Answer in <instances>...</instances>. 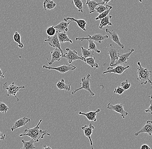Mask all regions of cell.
Wrapping results in <instances>:
<instances>
[{"mask_svg":"<svg viewBox=\"0 0 152 149\" xmlns=\"http://www.w3.org/2000/svg\"><path fill=\"white\" fill-rule=\"evenodd\" d=\"M57 33L60 43H63L66 42H70L71 43H73V41L69 38L68 34L66 33L59 32H57Z\"/></svg>","mask_w":152,"mask_h":149,"instance_id":"22","label":"cell"},{"mask_svg":"<svg viewBox=\"0 0 152 149\" xmlns=\"http://www.w3.org/2000/svg\"><path fill=\"white\" fill-rule=\"evenodd\" d=\"M57 88L59 90H64L66 91H70L71 90V85L66 84L64 82V79L59 81L56 85Z\"/></svg>","mask_w":152,"mask_h":149,"instance_id":"24","label":"cell"},{"mask_svg":"<svg viewBox=\"0 0 152 149\" xmlns=\"http://www.w3.org/2000/svg\"><path fill=\"white\" fill-rule=\"evenodd\" d=\"M95 129V127L91 123H90L89 125H85L81 127V129L83 131V133L85 136L88 137L90 140V145L91 148L94 149L93 148V142L91 139V135L93 134V130Z\"/></svg>","mask_w":152,"mask_h":149,"instance_id":"15","label":"cell"},{"mask_svg":"<svg viewBox=\"0 0 152 149\" xmlns=\"http://www.w3.org/2000/svg\"><path fill=\"white\" fill-rule=\"evenodd\" d=\"M149 98H151V99H152V96H149Z\"/></svg>","mask_w":152,"mask_h":149,"instance_id":"45","label":"cell"},{"mask_svg":"<svg viewBox=\"0 0 152 149\" xmlns=\"http://www.w3.org/2000/svg\"><path fill=\"white\" fill-rule=\"evenodd\" d=\"M82 83H80L82 86L77 89H75L71 92L72 95H75L77 91H79L81 89H85L86 91H89L90 93V96H95V93H94L90 88V74H87L86 77H83L81 79Z\"/></svg>","mask_w":152,"mask_h":149,"instance_id":"4","label":"cell"},{"mask_svg":"<svg viewBox=\"0 0 152 149\" xmlns=\"http://www.w3.org/2000/svg\"><path fill=\"white\" fill-rule=\"evenodd\" d=\"M9 110V107L5 104L0 102V112L3 114H6Z\"/></svg>","mask_w":152,"mask_h":149,"instance_id":"35","label":"cell"},{"mask_svg":"<svg viewBox=\"0 0 152 149\" xmlns=\"http://www.w3.org/2000/svg\"><path fill=\"white\" fill-rule=\"evenodd\" d=\"M85 64L89 65L90 68H94V69L99 68L98 64L96 62V58L94 56L86 58L85 59Z\"/></svg>","mask_w":152,"mask_h":149,"instance_id":"25","label":"cell"},{"mask_svg":"<svg viewBox=\"0 0 152 149\" xmlns=\"http://www.w3.org/2000/svg\"><path fill=\"white\" fill-rule=\"evenodd\" d=\"M71 22L72 21H71L69 22L64 21L61 22L56 25L54 26V28L56 29L57 32H59L66 33V32L68 31V26Z\"/></svg>","mask_w":152,"mask_h":149,"instance_id":"20","label":"cell"},{"mask_svg":"<svg viewBox=\"0 0 152 149\" xmlns=\"http://www.w3.org/2000/svg\"><path fill=\"white\" fill-rule=\"evenodd\" d=\"M146 113H149L152 115V99L150 101V105L147 109L145 110Z\"/></svg>","mask_w":152,"mask_h":149,"instance_id":"38","label":"cell"},{"mask_svg":"<svg viewBox=\"0 0 152 149\" xmlns=\"http://www.w3.org/2000/svg\"><path fill=\"white\" fill-rule=\"evenodd\" d=\"M43 6L45 10H51L56 6V4L52 0H45Z\"/></svg>","mask_w":152,"mask_h":149,"instance_id":"26","label":"cell"},{"mask_svg":"<svg viewBox=\"0 0 152 149\" xmlns=\"http://www.w3.org/2000/svg\"><path fill=\"white\" fill-rule=\"evenodd\" d=\"M62 56V54L61 51L58 48H56L53 51L51 52V60L49 61L48 58H47L48 64L49 65H52L54 62L60 61Z\"/></svg>","mask_w":152,"mask_h":149,"instance_id":"16","label":"cell"},{"mask_svg":"<svg viewBox=\"0 0 152 149\" xmlns=\"http://www.w3.org/2000/svg\"><path fill=\"white\" fill-rule=\"evenodd\" d=\"M110 1H111V0H102V2L103 3V4H107L108 3H109V2Z\"/></svg>","mask_w":152,"mask_h":149,"instance_id":"43","label":"cell"},{"mask_svg":"<svg viewBox=\"0 0 152 149\" xmlns=\"http://www.w3.org/2000/svg\"><path fill=\"white\" fill-rule=\"evenodd\" d=\"M88 36H89L88 37H77L75 38V40L76 41L78 40L83 41L84 40L89 39L94 40V41H96L97 43H101L104 40L109 38V36L107 35H102V34H96L92 36H90V35H88Z\"/></svg>","mask_w":152,"mask_h":149,"instance_id":"8","label":"cell"},{"mask_svg":"<svg viewBox=\"0 0 152 149\" xmlns=\"http://www.w3.org/2000/svg\"><path fill=\"white\" fill-rule=\"evenodd\" d=\"M44 41L47 42L51 47L58 49L61 52L62 55H63V51L62 50L60 43L59 40L58 36H57V33L55 35L52 36H48L47 38L45 39Z\"/></svg>","mask_w":152,"mask_h":149,"instance_id":"10","label":"cell"},{"mask_svg":"<svg viewBox=\"0 0 152 149\" xmlns=\"http://www.w3.org/2000/svg\"><path fill=\"white\" fill-rule=\"evenodd\" d=\"M107 108L111 111H115L120 114L121 117L123 119H125L128 114V112L124 110L122 104H117L115 105H113L110 103H109L107 104Z\"/></svg>","mask_w":152,"mask_h":149,"instance_id":"7","label":"cell"},{"mask_svg":"<svg viewBox=\"0 0 152 149\" xmlns=\"http://www.w3.org/2000/svg\"><path fill=\"white\" fill-rule=\"evenodd\" d=\"M129 66H125L122 65H117L114 67H109L107 68V71L103 72V74L105 73H117L118 74H121L127 69L129 68Z\"/></svg>","mask_w":152,"mask_h":149,"instance_id":"11","label":"cell"},{"mask_svg":"<svg viewBox=\"0 0 152 149\" xmlns=\"http://www.w3.org/2000/svg\"><path fill=\"white\" fill-rule=\"evenodd\" d=\"M6 135L4 134L0 131V140H4L5 138Z\"/></svg>","mask_w":152,"mask_h":149,"instance_id":"41","label":"cell"},{"mask_svg":"<svg viewBox=\"0 0 152 149\" xmlns=\"http://www.w3.org/2000/svg\"><path fill=\"white\" fill-rule=\"evenodd\" d=\"M25 86H19L16 85L14 82H13L9 86H8L7 83L5 82L3 85V88L7 91V94L6 96H14L17 99L18 101H19L20 100L19 99H18V98H17L16 95L18 94L21 89H25Z\"/></svg>","mask_w":152,"mask_h":149,"instance_id":"3","label":"cell"},{"mask_svg":"<svg viewBox=\"0 0 152 149\" xmlns=\"http://www.w3.org/2000/svg\"><path fill=\"white\" fill-rule=\"evenodd\" d=\"M139 1L140 2H141L142 1V0H139Z\"/></svg>","mask_w":152,"mask_h":149,"instance_id":"46","label":"cell"},{"mask_svg":"<svg viewBox=\"0 0 152 149\" xmlns=\"http://www.w3.org/2000/svg\"><path fill=\"white\" fill-rule=\"evenodd\" d=\"M118 49L114 47L112 44H110L108 50V54L110 58V67L115 66V64L117 60L118 59L120 55Z\"/></svg>","mask_w":152,"mask_h":149,"instance_id":"6","label":"cell"},{"mask_svg":"<svg viewBox=\"0 0 152 149\" xmlns=\"http://www.w3.org/2000/svg\"><path fill=\"white\" fill-rule=\"evenodd\" d=\"M89 42V49L91 50L94 51L95 52H96L98 53H100L101 51L97 49L96 43H94V40H87Z\"/></svg>","mask_w":152,"mask_h":149,"instance_id":"32","label":"cell"},{"mask_svg":"<svg viewBox=\"0 0 152 149\" xmlns=\"http://www.w3.org/2000/svg\"><path fill=\"white\" fill-rule=\"evenodd\" d=\"M113 8V6H111L107 5L104 6L103 5V4H101L98 5L96 7V11L97 13L100 14L104 12L105 10H108V9H110V8Z\"/></svg>","mask_w":152,"mask_h":149,"instance_id":"30","label":"cell"},{"mask_svg":"<svg viewBox=\"0 0 152 149\" xmlns=\"http://www.w3.org/2000/svg\"><path fill=\"white\" fill-rule=\"evenodd\" d=\"M131 86V83H129L128 79L124 81L121 83V87L125 90V91L129 89Z\"/></svg>","mask_w":152,"mask_h":149,"instance_id":"36","label":"cell"},{"mask_svg":"<svg viewBox=\"0 0 152 149\" xmlns=\"http://www.w3.org/2000/svg\"><path fill=\"white\" fill-rule=\"evenodd\" d=\"M100 111V109H98L96 111H91L87 113H83L80 111L78 113L79 115H82L86 116L87 119L90 121L96 122L97 121L96 116L98 113H99Z\"/></svg>","mask_w":152,"mask_h":149,"instance_id":"19","label":"cell"},{"mask_svg":"<svg viewBox=\"0 0 152 149\" xmlns=\"http://www.w3.org/2000/svg\"><path fill=\"white\" fill-rule=\"evenodd\" d=\"M70 20L71 21H74L76 22L78 26L82 29L83 31H86V26L87 24V22L84 19H77L74 18L73 17H66L64 18V21L65 22H67V21Z\"/></svg>","mask_w":152,"mask_h":149,"instance_id":"18","label":"cell"},{"mask_svg":"<svg viewBox=\"0 0 152 149\" xmlns=\"http://www.w3.org/2000/svg\"><path fill=\"white\" fill-rule=\"evenodd\" d=\"M130 51L127 53L120 54L115 64V66L117 65H122L124 66L127 64V61L129 59V57L132 53L134 51V49H132L129 50Z\"/></svg>","mask_w":152,"mask_h":149,"instance_id":"12","label":"cell"},{"mask_svg":"<svg viewBox=\"0 0 152 149\" xmlns=\"http://www.w3.org/2000/svg\"><path fill=\"white\" fill-rule=\"evenodd\" d=\"M148 82H149V83H150V84H151V85L152 86V81L151 80H149V81H148Z\"/></svg>","mask_w":152,"mask_h":149,"instance_id":"44","label":"cell"},{"mask_svg":"<svg viewBox=\"0 0 152 149\" xmlns=\"http://www.w3.org/2000/svg\"><path fill=\"white\" fill-rule=\"evenodd\" d=\"M138 68H137V81L140 85L147 84L152 71L148 68H145L141 66V63L138 62L137 63Z\"/></svg>","mask_w":152,"mask_h":149,"instance_id":"2","label":"cell"},{"mask_svg":"<svg viewBox=\"0 0 152 149\" xmlns=\"http://www.w3.org/2000/svg\"><path fill=\"white\" fill-rule=\"evenodd\" d=\"M78 11L81 13H83V3L82 0H72Z\"/></svg>","mask_w":152,"mask_h":149,"instance_id":"31","label":"cell"},{"mask_svg":"<svg viewBox=\"0 0 152 149\" xmlns=\"http://www.w3.org/2000/svg\"><path fill=\"white\" fill-rule=\"evenodd\" d=\"M22 142L23 144V147L22 148V149H37V148L35 147L34 144V141L33 139H31L28 141L22 140Z\"/></svg>","mask_w":152,"mask_h":149,"instance_id":"27","label":"cell"},{"mask_svg":"<svg viewBox=\"0 0 152 149\" xmlns=\"http://www.w3.org/2000/svg\"><path fill=\"white\" fill-rule=\"evenodd\" d=\"M124 91H125V90L122 88L121 86H118L115 88L114 92L115 94L121 95V94H123Z\"/></svg>","mask_w":152,"mask_h":149,"instance_id":"37","label":"cell"},{"mask_svg":"<svg viewBox=\"0 0 152 149\" xmlns=\"http://www.w3.org/2000/svg\"><path fill=\"white\" fill-rule=\"evenodd\" d=\"M82 50V56L84 58H89V57L94 56V55L95 52L94 51L91 50L90 49H85L83 47H81Z\"/></svg>","mask_w":152,"mask_h":149,"instance_id":"28","label":"cell"},{"mask_svg":"<svg viewBox=\"0 0 152 149\" xmlns=\"http://www.w3.org/2000/svg\"><path fill=\"white\" fill-rule=\"evenodd\" d=\"M112 18V16L108 15L106 17H104L101 20L100 22L99 29H102L104 27L110 25L112 26V22L110 21V19Z\"/></svg>","mask_w":152,"mask_h":149,"instance_id":"23","label":"cell"},{"mask_svg":"<svg viewBox=\"0 0 152 149\" xmlns=\"http://www.w3.org/2000/svg\"><path fill=\"white\" fill-rule=\"evenodd\" d=\"M46 33L49 36L55 35L57 33L56 29L54 28V25L48 27L46 29Z\"/></svg>","mask_w":152,"mask_h":149,"instance_id":"33","label":"cell"},{"mask_svg":"<svg viewBox=\"0 0 152 149\" xmlns=\"http://www.w3.org/2000/svg\"><path fill=\"white\" fill-rule=\"evenodd\" d=\"M113 8H110V9H108V10H105L104 12L102 13H101L99 15H98V17L95 18L96 20H98L101 19H102L104 17H106L109 14V13L110 12V11Z\"/></svg>","mask_w":152,"mask_h":149,"instance_id":"34","label":"cell"},{"mask_svg":"<svg viewBox=\"0 0 152 149\" xmlns=\"http://www.w3.org/2000/svg\"><path fill=\"white\" fill-rule=\"evenodd\" d=\"M103 4L101 3H97L96 1H93V0H86V5L88 7L89 10V13L90 14L94 13L96 11V8L98 5L99 4Z\"/></svg>","mask_w":152,"mask_h":149,"instance_id":"21","label":"cell"},{"mask_svg":"<svg viewBox=\"0 0 152 149\" xmlns=\"http://www.w3.org/2000/svg\"><path fill=\"white\" fill-rule=\"evenodd\" d=\"M21 38V37L18 32H15L13 35V39L14 41L18 44V46L19 48H23L24 47V45L22 43Z\"/></svg>","mask_w":152,"mask_h":149,"instance_id":"29","label":"cell"},{"mask_svg":"<svg viewBox=\"0 0 152 149\" xmlns=\"http://www.w3.org/2000/svg\"><path fill=\"white\" fill-rule=\"evenodd\" d=\"M43 68L47 69L49 70H54L57 71L61 73H65L69 71H73L76 69V67L73 65L70 64L69 66L66 65H64L58 67H48L45 65H43L42 66Z\"/></svg>","mask_w":152,"mask_h":149,"instance_id":"9","label":"cell"},{"mask_svg":"<svg viewBox=\"0 0 152 149\" xmlns=\"http://www.w3.org/2000/svg\"><path fill=\"white\" fill-rule=\"evenodd\" d=\"M141 133L147 134L149 136L152 135V121L147 120L143 125L141 130L134 134L135 136H138Z\"/></svg>","mask_w":152,"mask_h":149,"instance_id":"14","label":"cell"},{"mask_svg":"<svg viewBox=\"0 0 152 149\" xmlns=\"http://www.w3.org/2000/svg\"><path fill=\"white\" fill-rule=\"evenodd\" d=\"M30 121L31 120L30 119L26 117L21 118L14 122V125L10 128V129L12 132H13L16 129L25 126L28 122H30Z\"/></svg>","mask_w":152,"mask_h":149,"instance_id":"17","label":"cell"},{"mask_svg":"<svg viewBox=\"0 0 152 149\" xmlns=\"http://www.w3.org/2000/svg\"><path fill=\"white\" fill-rule=\"evenodd\" d=\"M66 50L67 51V53H66L64 54L62 56V58H66V60L68 61V63L69 64H71L74 61L78 60V59L85 62V58H83V56H79L78 55L77 52L75 50H70L69 48H66Z\"/></svg>","mask_w":152,"mask_h":149,"instance_id":"5","label":"cell"},{"mask_svg":"<svg viewBox=\"0 0 152 149\" xmlns=\"http://www.w3.org/2000/svg\"><path fill=\"white\" fill-rule=\"evenodd\" d=\"M105 32L106 33L110 34V38L113 41L114 43H116L121 49L123 50L124 49V45L121 43L120 39L119 38L118 34L115 31H114L113 29H109L107 28L105 29Z\"/></svg>","mask_w":152,"mask_h":149,"instance_id":"13","label":"cell"},{"mask_svg":"<svg viewBox=\"0 0 152 149\" xmlns=\"http://www.w3.org/2000/svg\"><path fill=\"white\" fill-rule=\"evenodd\" d=\"M42 121V119H40L36 127L32 129L27 128L25 130L23 133L20 134V136H29L34 140V142H39V139L43 138L45 135L50 136V134L47 131H43L40 129L39 125Z\"/></svg>","mask_w":152,"mask_h":149,"instance_id":"1","label":"cell"},{"mask_svg":"<svg viewBox=\"0 0 152 149\" xmlns=\"http://www.w3.org/2000/svg\"><path fill=\"white\" fill-rule=\"evenodd\" d=\"M6 72V71H5L4 72H3L1 70V68H0V78H4L5 77L4 75Z\"/></svg>","mask_w":152,"mask_h":149,"instance_id":"40","label":"cell"},{"mask_svg":"<svg viewBox=\"0 0 152 149\" xmlns=\"http://www.w3.org/2000/svg\"><path fill=\"white\" fill-rule=\"evenodd\" d=\"M42 149H52V148L51 146H47V145L45 144H44L43 147Z\"/></svg>","mask_w":152,"mask_h":149,"instance_id":"42","label":"cell"},{"mask_svg":"<svg viewBox=\"0 0 152 149\" xmlns=\"http://www.w3.org/2000/svg\"><path fill=\"white\" fill-rule=\"evenodd\" d=\"M140 149H151V148L148 145L146 144H143L140 147Z\"/></svg>","mask_w":152,"mask_h":149,"instance_id":"39","label":"cell"}]
</instances>
